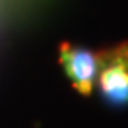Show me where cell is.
I'll return each mask as SVG.
<instances>
[{
  "instance_id": "1",
  "label": "cell",
  "mask_w": 128,
  "mask_h": 128,
  "mask_svg": "<svg viewBox=\"0 0 128 128\" xmlns=\"http://www.w3.org/2000/svg\"><path fill=\"white\" fill-rule=\"evenodd\" d=\"M98 78L102 100L114 108L128 107V41L98 52Z\"/></svg>"
},
{
  "instance_id": "2",
  "label": "cell",
  "mask_w": 128,
  "mask_h": 128,
  "mask_svg": "<svg viewBox=\"0 0 128 128\" xmlns=\"http://www.w3.org/2000/svg\"><path fill=\"white\" fill-rule=\"evenodd\" d=\"M59 60L73 89L82 96H91L100 70L98 52L64 41L59 46Z\"/></svg>"
}]
</instances>
